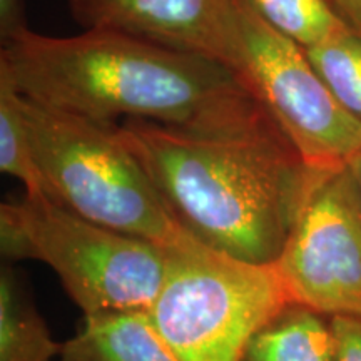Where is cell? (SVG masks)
Wrapping results in <instances>:
<instances>
[{
	"label": "cell",
	"mask_w": 361,
	"mask_h": 361,
	"mask_svg": "<svg viewBox=\"0 0 361 361\" xmlns=\"http://www.w3.org/2000/svg\"><path fill=\"white\" fill-rule=\"evenodd\" d=\"M0 72L30 101L101 124L139 119L194 133L276 124L231 67L117 32L27 29L4 42Z\"/></svg>",
	"instance_id": "1"
},
{
	"label": "cell",
	"mask_w": 361,
	"mask_h": 361,
	"mask_svg": "<svg viewBox=\"0 0 361 361\" xmlns=\"http://www.w3.org/2000/svg\"><path fill=\"white\" fill-rule=\"evenodd\" d=\"M116 130L180 228L202 245L274 264L323 171L308 168L276 124L194 133L128 119Z\"/></svg>",
	"instance_id": "2"
},
{
	"label": "cell",
	"mask_w": 361,
	"mask_h": 361,
	"mask_svg": "<svg viewBox=\"0 0 361 361\" xmlns=\"http://www.w3.org/2000/svg\"><path fill=\"white\" fill-rule=\"evenodd\" d=\"M20 109L54 202L168 250L191 238L116 126L42 106L22 94Z\"/></svg>",
	"instance_id": "3"
},
{
	"label": "cell",
	"mask_w": 361,
	"mask_h": 361,
	"mask_svg": "<svg viewBox=\"0 0 361 361\" xmlns=\"http://www.w3.org/2000/svg\"><path fill=\"white\" fill-rule=\"evenodd\" d=\"M8 259L49 264L85 314L149 311L168 269V247L79 216L42 194L0 206Z\"/></svg>",
	"instance_id": "4"
},
{
	"label": "cell",
	"mask_w": 361,
	"mask_h": 361,
	"mask_svg": "<svg viewBox=\"0 0 361 361\" xmlns=\"http://www.w3.org/2000/svg\"><path fill=\"white\" fill-rule=\"evenodd\" d=\"M291 303L274 264L233 258L191 236L168 250L149 314L179 361H241L256 331Z\"/></svg>",
	"instance_id": "5"
},
{
	"label": "cell",
	"mask_w": 361,
	"mask_h": 361,
	"mask_svg": "<svg viewBox=\"0 0 361 361\" xmlns=\"http://www.w3.org/2000/svg\"><path fill=\"white\" fill-rule=\"evenodd\" d=\"M234 6L236 71L296 154L314 171L350 166L361 152V121L336 101L301 45L271 27L250 0H234Z\"/></svg>",
	"instance_id": "6"
},
{
	"label": "cell",
	"mask_w": 361,
	"mask_h": 361,
	"mask_svg": "<svg viewBox=\"0 0 361 361\" xmlns=\"http://www.w3.org/2000/svg\"><path fill=\"white\" fill-rule=\"evenodd\" d=\"M274 268L293 303L361 319V192L350 166L319 173Z\"/></svg>",
	"instance_id": "7"
},
{
	"label": "cell",
	"mask_w": 361,
	"mask_h": 361,
	"mask_svg": "<svg viewBox=\"0 0 361 361\" xmlns=\"http://www.w3.org/2000/svg\"><path fill=\"white\" fill-rule=\"evenodd\" d=\"M67 4L72 17L85 30L130 35L214 59L236 71L234 0H67Z\"/></svg>",
	"instance_id": "8"
},
{
	"label": "cell",
	"mask_w": 361,
	"mask_h": 361,
	"mask_svg": "<svg viewBox=\"0 0 361 361\" xmlns=\"http://www.w3.org/2000/svg\"><path fill=\"white\" fill-rule=\"evenodd\" d=\"M57 361H179L149 311L85 314L80 331L62 343Z\"/></svg>",
	"instance_id": "9"
},
{
	"label": "cell",
	"mask_w": 361,
	"mask_h": 361,
	"mask_svg": "<svg viewBox=\"0 0 361 361\" xmlns=\"http://www.w3.org/2000/svg\"><path fill=\"white\" fill-rule=\"evenodd\" d=\"M241 361H335L331 319L291 303L247 343Z\"/></svg>",
	"instance_id": "10"
},
{
	"label": "cell",
	"mask_w": 361,
	"mask_h": 361,
	"mask_svg": "<svg viewBox=\"0 0 361 361\" xmlns=\"http://www.w3.org/2000/svg\"><path fill=\"white\" fill-rule=\"evenodd\" d=\"M62 343L52 340L11 268L0 274V361H52Z\"/></svg>",
	"instance_id": "11"
},
{
	"label": "cell",
	"mask_w": 361,
	"mask_h": 361,
	"mask_svg": "<svg viewBox=\"0 0 361 361\" xmlns=\"http://www.w3.org/2000/svg\"><path fill=\"white\" fill-rule=\"evenodd\" d=\"M0 169L22 180L27 194L51 197V188L35 162L20 109V94L0 72ZM52 200V197H51Z\"/></svg>",
	"instance_id": "12"
},
{
	"label": "cell",
	"mask_w": 361,
	"mask_h": 361,
	"mask_svg": "<svg viewBox=\"0 0 361 361\" xmlns=\"http://www.w3.org/2000/svg\"><path fill=\"white\" fill-rule=\"evenodd\" d=\"M271 27L303 49L326 42L348 29L329 0H250Z\"/></svg>",
	"instance_id": "13"
},
{
	"label": "cell",
	"mask_w": 361,
	"mask_h": 361,
	"mask_svg": "<svg viewBox=\"0 0 361 361\" xmlns=\"http://www.w3.org/2000/svg\"><path fill=\"white\" fill-rule=\"evenodd\" d=\"M305 51L336 101L361 121V34L348 27Z\"/></svg>",
	"instance_id": "14"
},
{
	"label": "cell",
	"mask_w": 361,
	"mask_h": 361,
	"mask_svg": "<svg viewBox=\"0 0 361 361\" xmlns=\"http://www.w3.org/2000/svg\"><path fill=\"white\" fill-rule=\"evenodd\" d=\"M331 319L335 361H361V319L336 316Z\"/></svg>",
	"instance_id": "15"
},
{
	"label": "cell",
	"mask_w": 361,
	"mask_h": 361,
	"mask_svg": "<svg viewBox=\"0 0 361 361\" xmlns=\"http://www.w3.org/2000/svg\"><path fill=\"white\" fill-rule=\"evenodd\" d=\"M27 29L24 0H0V35L4 42L17 37Z\"/></svg>",
	"instance_id": "16"
},
{
	"label": "cell",
	"mask_w": 361,
	"mask_h": 361,
	"mask_svg": "<svg viewBox=\"0 0 361 361\" xmlns=\"http://www.w3.org/2000/svg\"><path fill=\"white\" fill-rule=\"evenodd\" d=\"M351 29L361 34V0H329Z\"/></svg>",
	"instance_id": "17"
},
{
	"label": "cell",
	"mask_w": 361,
	"mask_h": 361,
	"mask_svg": "<svg viewBox=\"0 0 361 361\" xmlns=\"http://www.w3.org/2000/svg\"><path fill=\"white\" fill-rule=\"evenodd\" d=\"M350 168H351V171H353L355 179H356V183H358V188H360V192H361V152L355 157L353 162L350 164Z\"/></svg>",
	"instance_id": "18"
}]
</instances>
